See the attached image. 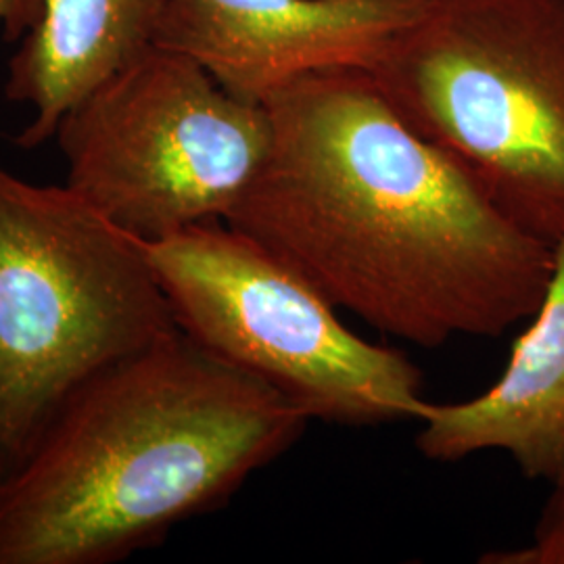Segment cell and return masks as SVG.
Returning a JSON list of instances; mask_svg holds the SVG:
<instances>
[{
    "label": "cell",
    "mask_w": 564,
    "mask_h": 564,
    "mask_svg": "<svg viewBox=\"0 0 564 564\" xmlns=\"http://www.w3.org/2000/svg\"><path fill=\"white\" fill-rule=\"evenodd\" d=\"M263 107L265 160L224 223L337 310L421 347L494 339L535 316L554 245L500 212L370 72L314 74Z\"/></svg>",
    "instance_id": "obj_1"
},
{
    "label": "cell",
    "mask_w": 564,
    "mask_h": 564,
    "mask_svg": "<svg viewBox=\"0 0 564 564\" xmlns=\"http://www.w3.org/2000/svg\"><path fill=\"white\" fill-rule=\"evenodd\" d=\"M307 423L178 330L84 384L0 484V564L123 561L226 505Z\"/></svg>",
    "instance_id": "obj_2"
},
{
    "label": "cell",
    "mask_w": 564,
    "mask_h": 564,
    "mask_svg": "<svg viewBox=\"0 0 564 564\" xmlns=\"http://www.w3.org/2000/svg\"><path fill=\"white\" fill-rule=\"evenodd\" d=\"M178 330L147 242L0 165V484L84 384Z\"/></svg>",
    "instance_id": "obj_3"
},
{
    "label": "cell",
    "mask_w": 564,
    "mask_h": 564,
    "mask_svg": "<svg viewBox=\"0 0 564 564\" xmlns=\"http://www.w3.org/2000/svg\"><path fill=\"white\" fill-rule=\"evenodd\" d=\"M370 74L512 223L564 239V0H429Z\"/></svg>",
    "instance_id": "obj_4"
},
{
    "label": "cell",
    "mask_w": 564,
    "mask_h": 564,
    "mask_svg": "<svg viewBox=\"0 0 564 564\" xmlns=\"http://www.w3.org/2000/svg\"><path fill=\"white\" fill-rule=\"evenodd\" d=\"M186 337L324 423L416 421L421 370L351 333L337 307L263 245L224 220L147 242Z\"/></svg>",
    "instance_id": "obj_5"
},
{
    "label": "cell",
    "mask_w": 564,
    "mask_h": 564,
    "mask_svg": "<svg viewBox=\"0 0 564 564\" xmlns=\"http://www.w3.org/2000/svg\"><path fill=\"white\" fill-rule=\"evenodd\" d=\"M270 137L262 102L239 99L158 44L72 107L55 132L65 184L144 242L224 220Z\"/></svg>",
    "instance_id": "obj_6"
},
{
    "label": "cell",
    "mask_w": 564,
    "mask_h": 564,
    "mask_svg": "<svg viewBox=\"0 0 564 564\" xmlns=\"http://www.w3.org/2000/svg\"><path fill=\"white\" fill-rule=\"evenodd\" d=\"M429 0H163L158 46L239 99L335 69L372 72Z\"/></svg>",
    "instance_id": "obj_7"
},
{
    "label": "cell",
    "mask_w": 564,
    "mask_h": 564,
    "mask_svg": "<svg viewBox=\"0 0 564 564\" xmlns=\"http://www.w3.org/2000/svg\"><path fill=\"white\" fill-rule=\"evenodd\" d=\"M416 447L424 458L456 463L505 449L529 479L554 484L564 473V239L533 324L517 339L500 381L475 400L426 402Z\"/></svg>",
    "instance_id": "obj_8"
},
{
    "label": "cell",
    "mask_w": 564,
    "mask_h": 564,
    "mask_svg": "<svg viewBox=\"0 0 564 564\" xmlns=\"http://www.w3.org/2000/svg\"><path fill=\"white\" fill-rule=\"evenodd\" d=\"M163 0H42L39 23L9 61L7 99L30 107L15 142L55 139L63 116L155 42Z\"/></svg>",
    "instance_id": "obj_9"
},
{
    "label": "cell",
    "mask_w": 564,
    "mask_h": 564,
    "mask_svg": "<svg viewBox=\"0 0 564 564\" xmlns=\"http://www.w3.org/2000/svg\"><path fill=\"white\" fill-rule=\"evenodd\" d=\"M529 544L517 550L487 552L484 564H564V473L554 481Z\"/></svg>",
    "instance_id": "obj_10"
},
{
    "label": "cell",
    "mask_w": 564,
    "mask_h": 564,
    "mask_svg": "<svg viewBox=\"0 0 564 564\" xmlns=\"http://www.w3.org/2000/svg\"><path fill=\"white\" fill-rule=\"evenodd\" d=\"M41 15L42 0H0V28L9 42L25 39Z\"/></svg>",
    "instance_id": "obj_11"
}]
</instances>
